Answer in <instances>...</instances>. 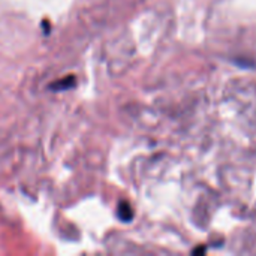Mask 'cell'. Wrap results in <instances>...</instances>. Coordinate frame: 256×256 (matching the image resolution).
<instances>
[{
	"label": "cell",
	"instance_id": "cell-1",
	"mask_svg": "<svg viewBox=\"0 0 256 256\" xmlns=\"http://www.w3.org/2000/svg\"><path fill=\"white\" fill-rule=\"evenodd\" d=\"M76 86V76L75 75H68L62 80H57L54 82H51L48 86L50 90L52 92H60V90H69V88H74Z\"/></svg>",
	"mask_w": 256,
	"mask_h": 256
},
{
	"label": "cell",
	"instance_id": "cell-2",
	"mask_svg": "<svg viewBox=\"0 0 256 256\" xmlns=\"http://www.w3.org/2000/svg\"><path fill=\"white\" fill-rule=\"evenodd\" d=\"M117 216H118L120 220H123V222L132 220V218H134V210H132V207H130V204H129L128 201H122V202L118 204Z\"/></svg>",
	"mask_w": 256,
	"mask_h": 256
},
{
	"label": "cell",
	"instance_id": "cell-3",
	"mask_svg": "<svg viewBox=\"0 0 256 256\" xmlns=\"http://www.w3.org/2000/svg\"><path fill=\"white\" fill-rule=\"evenodd\" d=\"M204 252H206V249H204V248H201V249H195V250H194V254H204Z\"/></svg>",
	"mask_w": 256,
	"mask_h": 256
}]
</instances>
